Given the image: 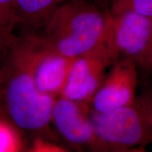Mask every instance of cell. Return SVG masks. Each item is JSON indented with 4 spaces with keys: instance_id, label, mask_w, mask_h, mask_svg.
<instances>
[{
    "instance_id": "1",
    "label": "cell",
    "mask_w": 152,
    "mask_h": 152,
    "mask_svg": "<svg viewBox=\"0 0 152 152\" xmlns=\"http://www.w3.org/2000/svg\"><path fill=\"white\" fill-rule=\"evenodd\" d=\"M1 96L7 119L17 129L42 135L49 131L56 98L39 90L15 49L0 54Z\"/></svg>"
},
{
    "instance_id": "2",
    "label": "cell",
    "mask_w": 152,
    "mask_h": 152,
    "mask_svg": "<svg viewBox=\"0 0 152 152\" xmlns=\"http://www.w3.org/2000/svg\"><path fill=\"white\" fill-rule=\"evenodd\" d=\"M109 9L92 0H66L39 33L61 54L74 58L105 45Z\"/></svg>"
},
{
    "instance_id": "3",
    "label": "cell",
    "mask_w": 152,
    "mask_h": 152,
    "mask_svg": "<svg viewBox=\"0 0 152 152\" xmlns=\"http://www.w3.org/2000/svg\"><path fill=\"white\" fill-rule=\"evenodd\" d=\"M8 45L20 56L39 90L55 98L59 96L73 58L53 48L39 32L15 35Z\"/></svg>"
},
{
    "instance_id": "4",
    "label": "cell",
    "mask_w": 152,
    "mask_h": 152,
    "mask_svg": "<svg viewBox=\"0 0 152 152\" xmlns=\"http://www.w3.org/2000/svg\"><path fill=\"white\" fill-rule=\"evenodd\" d=\"M90 117L95 132L108 151L141 149L152 143V128L135 101L107 111L91 109Z\"/></svg>"
},
{
    "instance_id": "5",
    "label": "cell",
    "mask_w": 152,
    "mask_h": 152,
    "mask_svg": "<svg viewBox=\"0 0 152 152\" xmlns=\"http://www.w3.org/2000/svg\"><path fill=\"white\" fill-rule=\"evenodd\" d=\"M151 40V18L132 10L111 13L105 46L113 64L128 59L138 66Z\"/></svg>"
},
{
    "instance_id": "6",
    "label": "cell",
    "mask_w": 152,
    "mask_h": 152,
    "mask_svg": "<svg viewBox=\"0 0 152 152\" xmlns=\"http://www.w3.org/2000/svg\"><path fill=\"white\" fill-rule=\"evenodd\" d=\"M112 64L105 45L73 58L59 96L92 106L94 96Z\"/></svg>"
},
{
    "instance_id": "7",
    "label": "cell",
    "mask_w": 152,
    "mask_h": 152,
    "mask_svg": "<svg viewBox=\"0 0 152 152\" xmlns=\"http://www.w3.org/2000/svg\"><path fill=\"white\" fill-rule=\"evenodd\" d=\"M92 106L58 96L55 100L52 124L66 142L92 151H106L98 137L90 117Z\"/></svg>"
},
{
    "instance_id": "8",
    "label": "cell",
    "mask_w": 152,
    "mask_h": 152,
    "mask_svg": "<svg viewBox=\"0 0 152 152\" xmlns=\"http://www.w3.org/2000/svg\"><path fill=\"white\" fill-rule=\"evenodd\" d=\"M137 64L121 60L109 68L92 102V109L104 112L134 103L138 85Z\"/></svg>"
},
{
    "instance_id": "9",
    "label": "cell",
    "mask_w": 152,
    "mask_h": 152,
    "mask_svg": "<svg viewBox=\"0 0 152 152\" xmlns=\"http://www.w3.org/2000/svg\"><path fill=\"white\" fill-rule=\"evenodd\" d=\"M66 0H15L16 28L24 33L42 30L55 10Z\"/></svg>"
},
{
    "instance_id": "10",
    "label": "cell",
    "mask_w": 152,
    "mask_h": 152,
    "mask_svg": "<svg viewBox=\"0 0 152 152\" xmlns=\"http://www.w3.org/2000/svg\"><path fill=\"white\" fill-rule=\"evenodd\" d=\"M15 0H0V53L15 35Z\"/></svg>"
},
{
    "instance_id": "11",
    "label": "cell",
    "mask_w": 152,
    "mask_h": 152,
    "mask_svg": "<svg viewBox=\"0 0 152 152\" xmlns=\"http://www.w3.org/2000/svg\"><path fill=\"white\" fill-rule=\"evenodd\" d=\"M23 143L17 128L8 119L0 117V152L22 151Z\"/></svg>"
},
{
    "instance_id": "12",
    "label": "cell",
    "mask_w": 152,
    "mask_h": 152,
    "mask_svg": "<svg viewBox=\"0 0 152 152\" xmlns=\"http://www.w3.org/2000/svg\"><path fill=\"white\" fill-rule=\"evenodd\" d=\"M132 10L152 18V0H114L111 6V13Z\"/></svg>"
},
{
    "instance_id": "13",
    "label": "cell",
    "mask_w": 152,
    "mask_h": 152,
    "mask_svg": "<svg viewBox=\"0 0 152 152\" xmlns=\"http://www.w3.org/2000/svg\"><path fill=\"white\" fill-rule=\"evenodd\" d=\"M30 151L33 152H63L66 149L49 138L37 135L30 146Z\"/></svg>"
},
{
    "instance_id": "14",
    "label": "cell",
    "mask_w": 152,
    "mask_h": 152,
    "mask_svg": "<svg viewBox=\"0 0 152 152\" xmlns=\"http://www.w3.org/2000/svg\"><path fill=\"white\" fill-rule=\"evenodd\" d=\"M135 102L152 128V90L147 91L140 96H137Z\"/></svg>"
},
{
    "instance_id": "15",
    "label": "cell",
    "mask_w": 152,
    "mask_h": 152,
    "mask_svg": "<svg viewBox=\"0 0 152 152\" xmlns=\"http://www.w3.org/2000/svg\"><path fill=\"white\" fill-rule=\"evenodd\" d=\"M139 70L144 73H152V40L147 52L138 65Z\"/></svg>"
},
{
    "instance_id": "16",
    "label": "cell",
    "mask_w": 152,
    "mask_h": 152,
    "mask_svg": "<svg viewBox=\"0 0 152 152\" xmlns=\"http://www.w3.org/2000/svg\"><path fill=\"white\" fill-rule=\"evenodd\" d=\"M92 1L103 9L110 10L111 6L113 4L114 0H92Z\"/></svg>"
},
{
    "instance_id": "17",
    "label": "cell",
    "mask_w": 152,
    "mask_h": 152,
    "mask_svg": "<svg viewBox=\"0 0 152 152\" xmlns=\"http://www.w3.org/2000/svg\"><path fill=\"white\" fill-rule=\"evenodd\" d=\"M0 117L1 118H5L7 119V116H6L5 112L4 111L2 102H1V75H0Z\"/></svg>"
}]
</instances>
